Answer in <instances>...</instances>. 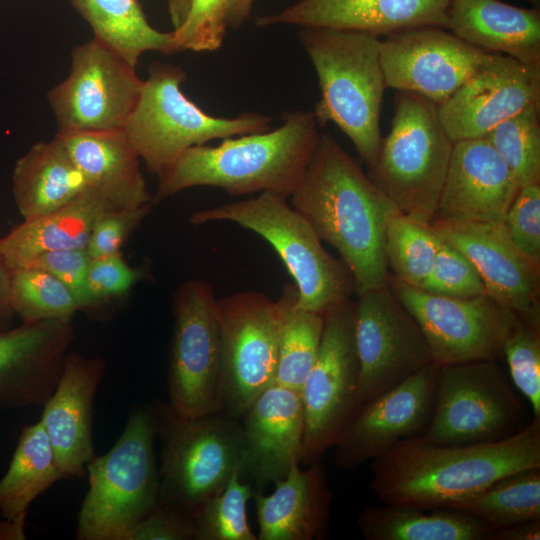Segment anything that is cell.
Returning <instances> with one entry per match:
<instances>
[{"instance_id":"1","label":"cell","mask_w":540,"mask_h":540,"mask_svg":"<svg viewBox=\"0 0 540 540\" xmlns=\"http://www.w3.org/2000/svg\"><path fill=\"white\" fill-rule=\"evenodd\" d=\"M291 206L349 268L356 294L388 286L387 219L396 208L328 133H320Z\"/></svg>"},{"instance_id":"2","label":"cell","mask_w":540,"mask_h":540,"mask_svg":"<svg viewBox=\"0 0 540 540\" xmlns=\"http://www.w3.org/2000/svg\"><path fill=\"white\" fill-rule=\"evenodd\" d=\"M371 462L370 490L381 502L445 508L507 474L540 466V417L494 441L440 445L407 438Z\"/></svg>"},{"instance_id":"3","label":"cell","mask_w":540,"mask_h":540,"mask_svg":"<svg viewBox=\"0 0 540 540\" xmlns=\"http://www.w3.org/2000/svg\"><path fill=\"white\" fill-rule=\"evenodd\" d=\"M281 120L273 130L188 148L157 175L151 204L196 186L219 188L233 196L267 192L290 197L320 133L313 112L286 111Z\"/></svg>"},{"instance_id":"4","label":"cell","mask_w":540,"mask_h":540,"mask_svg":"<svg viewBox=\"0 0 540 540\" xmlns=\"http://www.w3.org/2000/svg\"><path fill=\"white\" fill-rule=\"evenodd\" d=\"M299 40L317 74L321 95L313 114L319 126L336 124L369 166L380 150V115L386 89L379 36L304 27Z\"/></svg>"},{"instance_id":"5","label":"cell","mask_w":540,"mask_h":540,"mask_svg":"<svg viewBox=\"0 0 540 540\" xmlns=\"http://www.w3.org/2000/svg\"><path fill=\"white\" fill-rule=\"evenodd\" d=\"M156 437L152 404L132 408L112 448L87 464L89 489L77 516L76 539L127 540L158 505Z\"/></svg>"},{"instance_id":"6","label":"cell","mask_w":540,"mask_h":540,"mask_svg":"<svg viewBox=\"0 0 540 540\" xmlns=\"http://www.w3.org/2000/svg\"><path fill=\"white\" fill-rule=\"evenodd\" d=\"M152 406L161 443L159 503L193 520L243 470L241 420L222 412L184 416L161 399Z\"/></svg>"},{"instance_id":"7","label":"cell","mask_w":540,"mask_h":540,"mask_svg":"<svg viewBox=\"0 0 540 540\" xmlns=\"http://www.w3.org/2000/svg\"><path fill=\"white\" fill-rule=\"evenodd\" d=\"M453 146L435 102L417 93L397 91L390 131L382 138L367 175L401 213L431 223Z\"/></svg>"},{"instance_id":"8","label":"cell","mask_w":540,"mask_h":540,"mask_svg":"<svg viewBox=\"0 0 540 540\" xmlns=\"http://www.w3.org/2000/svg\"><path fill=\"white\" fill-rule=\"evenodd\" d=\"M286 199L263 192L194 212L190 223L228 221L260 235L292 276L298 306L323 314L356 293L355 281L346 264L325 250L309 222Z\"/></svg>"},{"instance_id":"9","label":"cell","mask_w":540,"mask_h":540,"mask_svg":"<svg viewBox=\"0 0 540 540\" xmlns=\"http://www.w3.org/2000/svg\"><path fill=\"white\" fill-rule=\"evenodd\" d=\"M186 79L180 66L152 63L123 128L151 174L159 175L190 147L271 129L273 119L267 115L244 112L227 118L204 112L184 95Z\"/></svg>"},{"instance_id":"10","label":"cell","mask_w":540,"mask_h":540,"mask_svg":"<svg viewBox=\"0 0 540 540\" xmlns=\"http://www.w3.org/2000/svg\"><path fill=\"white\" fill-rule=\"evenodd\" d=\"M524 419L498 361L439 365L431 419L419 437L440 445L494 441L517 432Z\"/></svg>"},{"instance_id":"11","label":"cell","mask_w":540,"mask_h":540,"mask_svg":"<svg viewBox=\"0 0 540 540\" xmlns=\"http://www.w3.org/2000/svg\"><path fill=\"white\" fill-rule=\"evenodd\" d=\"M285 313L282 292L278 300L257 291L217 299L220 412L241 419L256 397L274 383Z\"/></svg>"},{"instance_id":"12","label":"cell","mask_w":540,"mask_h":540,"mask_svg":"<svg viewBox=\"0 0 540 540\" xmlns=\"http://www.w3.org/2000/svg\"><path fill=\"white\" fill-rule=\"evenodd\" d=\"M356 302L347 299L323 313L315 362L300 391L305 432L301 464L321 461L353 413L360 379L355 342Z\"/></svg>"},{"instance_id":"13","label":"cell","mask_w":540,"mask_h":540,"mask_svg":"<svg viewBox=\"0 0 540 540\" xmlns=\"http://www.w3.org/2000/svg\"><path fill=\"white\" fill-rule=\"evenodd\" d=\"M172 310L168 402L188 417L220 412V337L212 286L202 279L185 281L173 295Z\"/></svg>"},{"instance_id":"14","label":"cell","mask_w":540,"mask_h":540,"mask_svg":"<svg viewBox=\"0 0 540 540\" xmlns=\"http://www.w3.org/2000/svg\"><path fill=\"white\" fill-rule=\"evenodd\" d=\"M388 286L418 322L438 365L503 358L517 314L489 294L450 298L389 277Z\"/></svg>"},{"instance_id":"15","label":"cell","mask_w":540,"mask_h":540,"mask_svg":"<svg viewBox=\"0 0 540 540\" xmlns=\"http://www.w3.org/2000/svg\"><path fill=\"white\" fill-rule=\"evenodd\" d=\"M143 80L135 67L96 39L71 52V69L48 101L58 131L123 129L138 101Z\"/></svg>"},{"instance_id":"16","label":"cell","mask_w":540,"mask_h":540,"mask_svg":"<svg viewBox=\"0 0 540 540\" xmlns=\"http://www.w3.org/2000/svg\"><path fill=\"white\" fill-rule=\"evenodd\" d=\"M355 342L360 364L355 408L435 363L418 322L389 286L358 295Z\"/></svg>"},{"instance_id":"17","label":"cell","mask_w":540,"mask_h":540,"mask_svg":"<svg viewBox=\"0 0 540 540\" xmlns=\"http://www.w3.org/2000/svg\"><path fill=\"white\" fill-rule=\"evenodd\" d=\"M488 54L439 26L397 31L380 43L386 88L417 93L437 105L464 84Z\"/></svg>"},{"instance_id":"18","label":"cell","mask_w":540,"mask_h":540,"mask_svg":"<svg viewBox=\"0 0 540 540\" xmlns=\"http://www.w3.org/2000/svg\"><path fill=\"white\" fill-rule=\"evenodd\" d=\"M438 370L433 363L357 406L333 446L336 465L356 469L398 442L421 436L431 419Z\"/></svg>"},{"instance_id":"19","label":"cell","mask_w":540,"mask_h":540,"mask_svg":"<svg viewBox=\"0 0 540 540\" xmlns=\"http://www.w3.org/2000/svg\"><path fill=\"white\" fill-rule=\"evenodd\" d=\"M540 103V66L489 53L478 70L437 105L453 143L484 138L499 123Z\"/></svg>"},{"instance_id":"20","label":"cell","mask_w":540,"mask_h":540,"mask_svg":"<svg viewBox=\"0 0 540 540\" xmlns=\"http://www.w3.org/2000/svg\"><path fill=\"white\" fill-rule=\"evenodd\" d=\"M431 224L443 241L472 262L487 294L520 318L540 324V262L515 246L503 222Z\"/></svg>"},{"instance_id":"21","label":"cell","mask_w":540,"mask_h":540,"mask_svg":"<svg viewBox=\"0 0 540 540\" xmlns=\"http://www.w3.org/2000/svg\"><path fill=\"white\" fill-rule=\"evenodd\" d=\"M75 337L71 319L0 331V410L43 407L54 392Z\"/></svg>"},{"instance_id":"22","label":"cell","mask_w":540,"mask_h":540,"mask_svg":"<svg viewBox=\"0 0 540 540\" xmlns=\"http://www.w3.org/2000/svg\"><path fill=\"white\" fill-rule=\"evenodd\" d=\"M241 420L246 475L254 492L283 479L301 464L305 418L301 393L273 383L251 403Z\"/></svg>"},{"instance_id":"23","label":"cell","mask_w":540,"mask_h":540,"mask_svg":"<svg viewBox=\"0 0 540 540\" xmlns=\"http://www.w3.org/2000/svg\"><path fill=\"white\" fill-rule=\"evenodd\" d=\"M519 189L485 137L458 141L433 221L502 223Z\"/></svg>"},{"instance_id":"24","label":"cell","mask_w":540,"mask_h":540,"mask_svg":"<svg viewBox=\"0 0 540 540\" xmlns=\"http://www.w3.org/2000/svg\"><path fill=\"white\" fill-rule=\"evenodd\" d=\"M106 370L100 357L68 353L58 384L43 406L39 421L68 479L83 477L95 456L94 401Z\"/></svg>"},{"instance_id":"25","label":"cell","mask_w":540,"mask_h":540,"mask_svg":"<svg viewBox=\"0 0 540 540\" xmlns=\"http://www.w3.org/2000/svg\"><path fill=\"white\" fill-rule=\"evenodd\" d=\"M448 6L449 0H298L278 13L256 17L255 25L289 24L387 36L417 26L447 29Z\"/></svg>"},{"instance_id":"26","label":"cell","mask_w":540,"mask_h":540,"mask_svg":"<svg viewBox=\"0 0 540 540\" xmlns=\"http://www.w3.org/2000/svg\"><path fill=\"white\" fill-rule=\"evenodd\" d=\"M272 493L254 492L258 540H321L330 522L331 491L321 461L291 467Z\"/></svg>"},{"instance_id":"27","label":"cell","mask_w":540,"mask_h":540,"mask_svg":"<svg viewBox=\"0 0 540 540\" xmlns=\"http://www.w3.org/2000/svg\"><path fill=\"white\" fill-rule=\"evenodd\" d=\"M84 175L115 209L151 204L139 155L124 129L62 132L55 135ZM153 206V205H152Z\"/></svg>"},{"instance_id":"28","label":"cell","mask_w":540,"mask_h":540,"mask_svg":"<svg viewBox=\"0 0 540 540\" xmlns=\"http://www.w3.org/2000/svg\"><path fill=\"white\" fill-rule=\"evenodd\" d=\"M447 29L488 53L540 66V9L500 0H449Z\"/></svg>"},{"instance_id":"29","label":"cell","mask_w":540,"mask_h":540,"mask_svg":"<svg viewBox=\"0 0 540 540\" xmlns=\"http://www.w3.org/2000/svg\"><path fill=\"white\" fill-rule=\"evenodd\" d=\"M110 209L115 208L90 187L65 206L10 229L0 237V255L11 272L46 252L86 248L97 220Z\"/></svg>"},{"instance_id":"30","label":"cell","mask_w":540,"mask_h":540,"mask_svg":"<svg viewBox=\"0 0 540 540\" xmlns=\"http://www.w3.org/2000/svg\"><path fill=\"white\" fill-rule=\"evenodd\" d=\"M89 188L56 136L34 144L16 161L12 172V192L24 220L59 209Z\"/></svg>"},{"instance_id":"31","label":"cell","mask_w":540,"mask_h":540,"mask_svg":"<svg viewBox=\"0 0 540 540\" xmlns=\"http://www.w3.org/2000/svg\"><path fill=\"white\" fill-rule=\"evenodd\" d=\"M366 540H489L493 528L464 512L383 503L357 515Z\"/></svg>"},{"instance_id":"32","label":"cell","mask_w":540,"mask_h":540,"mask_svg":"<svg viewBox=\"0 0 540 540\" xmlns=\"http://www.w3.org/2000/svg\"><path fill=\"white\" fill-rule=\"evenodd\" d=\"M86 20L94 39L108 46L132 66L148 51L179 52L173 32L155 29L138 0H68Z\"/></svg>"},{"instance_id":"33","label":"cell","mask_w":540,"mask_h":540,"mask_svg":"<svg viewBox=\"0 0 540 540\" xmlns=\"http://www.w3.org/2000/svg\"><path fill=\"white\" fill-rule=\"evenodd\" d=\"M68 479L57 464L40 421L23 427L5 475L0 479V514L25 522L31 503L59 480Z\"/></svg>"},{"instance_id":"34","label":"cell","mask_w":540,"mask_h":540,"mask_svg":"<svg viewBox=\"0 0 540 540\" xmlns=\"http://www.w3.org/2000/svg\"><path fill=\"white\" fill-rule=\"evenodd\" d=\"M445 508L464 512L493 529L540 520V466L507 474Z\"/></svg>"},{"instance_id":"35","label":"cell","mask_w":540,"mask_h":540,"mask_svg":"<svg viewBox=\"0 0 540 540\" xmlns=\"http://www.w3.org/2000/svg\"><path fill=\"white\" fill-rule=\"evenodd\" d=\"M281 292L286 298V313L274 383L300 392L319 350L324 316L298 306L295 284L287 283Z\"/></svg>"},{"instance_id":"36","label":"cell","mask_w":540,"mask_h":540,"mask_svg":"<svg viewBox=\"0 0 540 540\" xmlns=\"http://www.w3.org/2000/svg\"><path fill=\"white\" fill-rule=\"evenodd\" d=\"M441 238L431 223L413 219L395 208L384 233V251L393 277L421 288L430 273Z\"/></svg>"},{"instance_id":"37","label":"cell","mask_w":540,"mask_h":540,"mask_svg":"<svg viewBox=\"0 0 540 540\" xmlns=\"http://www.w3.org/2000/svg\"><path fill=\"white\" fill-rule=\"evenodd\" d=\"M10 306L22 323L72 319L81 311L67 286L50 273L30 266L10 272Z\"/></svg>"},{"instance_id":"38","label":"cell","mask_w":540,"mask_h":540,"mask_svg":"<svg viewBox=\"0 0 540 540\" xmlns=\"http://www.w3.org/2000/svg\"><path fill=\"white\" fill-rule=\"evenodd\" d=\"M485 138L510 168L519 188L540 184V103L502 121Z\"/></svg>"},{"instance_id":"39","label":"cell","mask_w":540,"mask_h":540,"mask_svg":"<svg viewBox=\"0 0 540 540\" xmlns=\"http://www.w3.org/2000/svg\"><path fill=\"white\" fill-rule=\"evenodd\" d=\"M253 493L251 484L242 481L241 470H236L194 517V540H258L247 516Z\"/></svg>"},{"instance_id":"40","label":"cell","mask_w":540,"mask_h":540,"mask_svg":"<svg viewBox=\"0 0 540 540\" xmlns=\"http://www.w3.org/2000/svg\"><path fill=\"white\" fill-rule=\"evenodd\" d=\"M515 387L529 401L533 417H540V324L517 315L503 347Z\"/></svg>"},{"instance_id":"41","label":"cell","mask_w":540,"mask_h":540,"mask_svg":"<svg viewBox=\"0 0 540 540\" xmlns=\"http://www.w3.org/2000/svg\"><path fill=\"white\" fill-rule=\"evenodd\" d=\"M420 289L450 298H473L487 293L472 262L443 240Z\"/></svg>"},{"instance_id":"42","label":"cell","mask_w":540,"mask_h":540,"mask_svg":"<svg viewBox=\"0 0 540 540\" xmlns=\"http://www.w3.org/2000/svg\"><path fill=\"white\" fill-rule=\"evenodd\" d=\"M230 0H191L183 24L172 30L179 51L211 52L221 47Z\"/></svg>"},{"instance_id":"43","label":"cell","mask_w":540,"mask_h":540,"mask_svg":"<svg viewBox=\"0 0 540 540\" xmlns=\"http://www.w3.org/2000/svg\"><path fill=\"white\" fill-rule=\"evenodd\" d=\"M141 279V269L131 267L121 253L91 259L87 272L88 311L128 293Z\"/></svg>"},{"instance_id":"44","label":"cell","mask_w":540,"mask_h":540,"mask_svg":"<svg viewBox=\"0 0 540 540\" xmlns=\"http://www.w3.org/2000/svg\"><path fill=\"white\" fill-rule=\"evenodd\" d=\"M503 224L515 246L540 262V184L519 189Z\"/></svg>"},{"instance_id":"45","label":"cell","mask_w":540,"mask_h":540,"mask_svg":"<svg viewBox=\"0 0 540 540\" xmlns=\"http://www.w3.org/2000/svg\"><path fill=\"white\" fill-rule=\"evenodd\" d=\"M152 204L130 209H110L97 220L86 250L91 257L101 258L121 253V247L151 211Z\"/></svg>"},{"instance_id":"46","label":"cell","mask_w":540,"mask_h":540,"mask_svg":"<svg viewBox=\"0 0 540 540\" xmlns=\"http://www.w3.org/2000/svg\"><path fill=\"white\" fill-rule=\"evenodd\" d=\"M90 261L86 248H74L40 254L25 266L44 270L56 277L76 296L81 311H88L86 279Z\"/></svg>"},{"instance_id":"47","label":"cell","mask_w":540,"mask_h":540,"mask_svg":"<svg viewBox=\"0 0 540 540\" xmlns=\"http://www.w3.org/2000/svg\"><path fill=\"white\" fill-rule=\"evenodd\" d=\"M194 534L192 519L158 503L132 529L127 540H194Z\"/></svg>"},{"instance_id":"48","label":"cell","mask_w":540,"mask_h":540,"mask_svg":"<svg viewBox=\"0 0 540 540\" xmlns=\"http://www.w3.org/2000/svg\"><path fill=\"white\" fill-rule=\"evenodd\" d=\"M540 520L494 529L489 540H539Z\"/></svg>"},{"instance_id":"49","label":"cell","mask_w":540,"mask_h":540,"mask_svg":"<svg viewBox=\"0 0 540 540\" xmlns=\"http://www.w3.org/2000/svg\"><path fill=\"white\" fill-rule=\"evenodd\" d=\"M14 315L10 306V271L0 255V329H8Z\"/></svg>"},{"instance_id":"50","label":"cell","mask_w":540,"mask_h":540,"mask_svg":"<svg viewBox=\"0 0 540 540\" xmlns=\"http://www.w3.org/2000/svg\"><path fill=\"white\" fill-rule=\"evenodd\" d=\"M254 0H230L227 10V24L231 28H239L248 18Z\"/></svg>"},{"instance_id":"51","label":"cell","mask_w":540,"mask_h":540,"mask_svg":"<svg viewBox=\"0 0 540 540\" xmlns=\"http://www.w3.org/2000/svg\"><path fill=\"white\" fill-rule=\"evenodd\" d=\"M173 30L179 28L188 13L191 0H166Z\"/></svg>"},{"instance_id":"52","label":"cell","mask_w":540,"mask_h":540,"mask_svg":"<svg viewBox=\"0 0 540 540\" xmlns=\"http://www.w3.org/2000/svg\"><path fill=\"white\" fill-rule=\"evenodd\" d=\"M530 3L534 4L535 6H539L540 0H527Z\"/></svg>"}]
</instances>
